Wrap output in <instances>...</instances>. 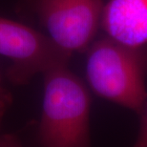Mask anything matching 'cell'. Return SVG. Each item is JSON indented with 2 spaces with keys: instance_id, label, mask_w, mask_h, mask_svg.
Here are the masks:
<instances>
[{
  "instance_id": "8992f818",
  "label": "cell",
  "mask_w": 147,
  "mask_h": 147,
  "mask_svg": "<svg viewBox=\"0 0 147 147\" xmlns=\"http://www.w3.org/2000/svg\"><path fill=\"white\" fill-rule=\"evenodd\" d=\"M132 147H147V104L140 114L139 133Z\"/></svg>"
},
{
  "instance_id": "3957f363",
  "label": "cell",
  "mask_w": 147,
  "mask_h": 147,
  "mask_svg": "<svg viewBox=\"0 0 147 147\" xmlns=\"http://www.w3.org/2000/svg\"><path fill=\"white\" fill-rule=\"evenodd\" d=\"M0 55L11 61L7 75L14 84H27L37 74L69 64L72 54L59 48L48 36L0 16Z\"/></svg>"
},
{
  "instance_id": "9c48e42d",
  "label": "cell",
  "mask_w": 147,
  "mask_h": 147,
  "mask_svg": "<svg viewBox=\"0 0 147 147\" xmlns=\"http://www.w3.org/2000/svg\"><path fill=\"white\" fill-rule=\"evenodd\" d=\"M0 89H1V87H0Z\"/></svg>"
},
{
  "instance_id": "ba28073f",
  "label": "cell",
  "mask_w": 147,
  "mask_h": 147,
  "mask_svg": "<svg viewBox=\"0 0 147 147\" xmlns=\"http://www.w3.org/2000/svg\"><path fill=\"white\" fill-rule=\"evenodd\" d=\"M0 147H23L19 139L13 134H4L0 136Z\"/></svg>"
},
{
  "instance_id": "5b68a950",
  "label": "cell",
  "mask_w": 147,
  "mask_h": 147,
  "mask_svg": "<svg viewBox=\"0 0 147 147\" xmlns=\"http://www.w3.org/2000/svg\"><path fill=\"white\" fill-rule=\"evenodd\" d=\"M101 27L107 36L140 48L147 44V0H109L104 5Z\"/></svg>"
},
{
  "instance_id": "277c9868",
  "label": "cell",
  "mask_w": 147,
  "mask_h": 147,
  "mask_svg": "<svg viewBox=\"0 0 147 147\" xmlns=\"http://www.w3.org/2000/svg\"><path fill=\"white\" fill-rule=\"evenodd\" d=\"M48 36L64 51H87L101 24L102 0H32Z\"/></svg>"
},
{
  "instance_id": "6da1fadb",
  "label": "cell",
  "mask_w": 147,
  "mask_h": 147,
  "mask_svg": "<svg viewBox=\"0 0 147 147\" xmlns=\"http://www.w3.org/2000/svg\"><path fill=\"white\" fill-rule=\"evenodd\" d=\"M44 90L38 140L42 147H91L90 96L69 64L42 74Z\"/></svg>"
},
{
  "instance_id": "7a4b0ae2",
  "label": "cell",
  "mask_w": 147,
  "mask_h": 147,
  "mask_svg": "<svg viewBox=\"0 0 147 147\" xmlns=\"http://www.w3.org/2000/svg\"><path fill=\"white\" fill-rule=\"evenodd\" d=\"M86 52V76L94 92L140 116L147 104L146 47H130L106 36Z\"/></svg>"
},
{
  "instance_id": "52a82bcc",
  "label": "cell",
  "mask_w": 147,
  "mask_h": 147,
  "mask_svg": "<svg viewBox=\"0 0 147 147\" xmlns=\"http://www.w3.org/2000/svg\"><path fill=\"white\" fill-rule=\"evenodd\" d=\"M11 96L10 95V93L1 88L0 89V126H1L4 115L7 112L9 106L11 105Z\"/></svg>"
}]
</instances>
